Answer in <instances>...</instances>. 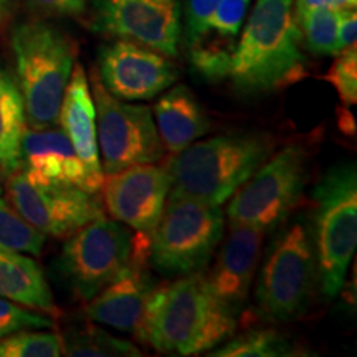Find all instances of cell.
I'll return each instance as SVG.
<instances>
[{
	"mask_svg": "<svg viewBox=\"0 0 357 357\" xmlns=\"http://www.w3.org/2000/svg\"><path fill=\"white\" fill-rule=\"evenodd\" d=\"M10 45L26 124L56 126L61 98L75 66V42L58 26L37 19L13 26Z\"/></svg>",
	"mask_w": 357,
	"mask_h": 357,
	"instance_id": "277c9868",
	"label": "cell"
},
{
	"mask_svg": "<svg viewBox=\"0 0 357 357\" xmlns=\"http://www.w3.org/2000/svg\"><path fill=\"white\" fill-rule=\"evenodd\" d=\"M149 247L151 236L134 235L132 257L128 266L100 293L88 300L84 312L93 323L136 334L144 316L147 300L154 289L151 276L146 271Z\"/></svg>",
	"mask_w": 357,
	"mask_h": 357,
	"instance_id": "9a60e30c",
	"label": "cell"
},
{
	"mask_svg": "<svg viewBox=\"0 0 357 357\" xmlns=\"http://www.w3.org/2000/svg\"><path fill=\"white\" fill-rule=\"evenodd\" d=\"M45 238L47 235L30 225L8 200L0 197V250L40 257Z\"/></svg>",
	"mask_w": 357,
	"mask_h": 357,
	"instance_id": "484cf974",
	"label": "cell"
},
{
	"mask_svg": "<svg viewBox=\"0 0 357 357\" xmlns=\"http://www.w3.org/2000/svg\"><path fill=\"white\" fill-rule=\"evenodd\" d=\"M58 124L75 147L78 158L82 159L95 190L100 192L105 172L98 151L96 109L86 73L79 63H75L66 83L58 113Z\"/></svg>",
	"mask_w": 357,
	"mask_h": 357,
	"instance_id": "ac0fdd59",
	"label": "cell"
},
{
	"mask_svg": "<svg viewBox=\"0 0 357 357\" xmlns=\"http://www.w3.org/2000/svg\"><path fill=\"white\" fill-rule=\"evenodd\" d=\"M218 0H187L185 35L187 45L204 37L208 32V24L215 12Z\"/></svg>",
	"mask_w": 357,
	"mask_h": 357,
	"instance_id": "4dcf8cb0",
	"label": "cell"
},
{
	"mask_svg": "<svg viewBox=\"0 0 357 357\" xmlns=\"http://www.w3.org/2000/svg\"><path fill=\"white\" fill-rule=\"evenodd\" d=\"M248 6L250 0H218L211 24H208V32L220 38L235 40L242 30Z\"/></svg>",
	"mask_w": 357,
	"mask_h": 357,
	"instance_id": "f546056e",
	"label": "cell"
},
{
	"mask_svg": "<svg viewBox=\"0 0 357 357\" xmlns=\"http://www.w3.org/2000/svg\"><path fill=\"white\" fill-rule=\"evenodd\" d=\"M235 331L236 316L197 271L153 289L136 336L162 354L195 356L215 349Z\"/></svg>",
	"mask_w": 357,
	"mask_h": 357,
	"instance_id": "6da1fadb",
	"label": "cell"
},
{
	"mask_svg": "<svg viewBox=\"0 0 357 357\" xmlns=\"http://www.w3.org/2000/svg\"><path fill=\"white\" fill-rule=\"evenodd\" d=\"M102 208L114 220L147 236H153L166 207L171 178L166 169L137 164L105 174L101 185Z\"/></svg>",
	"mask_w": 357,
	"mask_h": 357,
	"instance_id": "5bb4252c",
	"label": "cell"
},
{
	"mask_svg": "<svg viewBox=\"0 0 357 357\" xmlns=\"http://www.w3.org/2000/svg\"><path fill=\"white\" fill-rule=\"evenodd\" d=\"M93 30L176 58L181 37L177 0H93Z\"/></svg>",
	"mask_w": 357,
	"mask_h": 357,
	"instance_id": "7c38bea8",
	"label": "cell"
},
{
	"mask_svg": "<svg viewBox=\"0 0 357 357\" xmlns=\"http://www.w3.org/2000/svg\"><path fill=\"white\" fill-rule=\"evenodd\" d=\"M98 78L118 100H153L177 82L178 70L162 53L116 38L98 52Z\"/></svg>",
	"mask_w": 357,
	"mask_h": 357,
	"instance_id": "4fadbf2b",
	"label": "cell"
},
{
	"mask_svg": "<svg viewBox=\"0 0 357 357\" xmlns=\"http://www.w3.org/2000/svg\"><path fill=\"white\" fill-rule=\"evenodd\" d=\"M0 298L48 314L58 311L38 263L24 253L8 250H0Z\"/></svg>",
	"mask_w": 357,
	"mask_h": 357,
	"instance_id": "ffe728a7",
	"label": "cell"
},
{
	"mask_svg": "<svg viewBox=\"0 0 357 357\" xmlns=\"http://www.w3.org/2000/svg\"><path fill=\"white\" fill-rule=\"evenodd\" d=\"M2 190H3V172L2 169H0V194H2Z\"/></svg>",
	"mask_w": 357,
	"mask_h": 357,
	"instance_id": "d590c367",
	"label": "cell"
},
{
	"mask_svg": "<svg viewBox=\"0 0 357 357\" xmlns=\"http://www.w3.org/2000/svg\"><path fill=\"white\" fill-rule=\"evenodd\" d=\"M26 128L25 102L17 78L0 66V169L3 176L20 167L22 137Z\"/></svg>",
	"mask_w": 357,
	"mask_h": 357,
	"instance_id": "44dd1931",
	"label": "cell"
},
{
	"mask_svg": "<svg viewBox=\"0 0 357 357\" xmlns=\"http://www.w3.org/2000/svg\"><path fill=\"white\" fill-rule=\"evenodd\" d=\"M132 248L129 227L101 215L68 236L58 266L71 291L88 301L128 266Z\"/></svg>",
	"mask_w": 357,
	"mask_h": 357,
	"instance_id": "30bf717a",
	"label": "cell"
},
{
	"mask_svg": "<svg viewBox=\"0 0 357 357\" xmlns=\"http://www.w3.org/2000/svg\"><path fill=\"white\" fill-rule=\"evenodd\" d=\"M189 47V60L194 70L208 82H220L230 73L234 40L220 38L213 33H205Z\"/></svg>",
	"mask_w": 357,
	"mask_h": 357,
	"instance_id": "d4e9b609",
	"label": "cell"
},
{
	"mask_svg": "<svg viewBox=\"0 0 357 357\" xmlns=\"http://www.w3.org/2000/svg\"><path fill=\"white\" fill-rule=\"evenodd\" d=\"M357 0H296L294 10H311V8H333V10H342V8H356Z\"/></svg>",
	"mask_w": 357,
	"mask_h": 357,
	"instance_id": "836d02e7",
	"label": "cell"
},
{
	"mask_svg": "<svg viewBox=\"0 0 357 357\" xmlns=\"http://www.w3.org/2000/svg\"><path fill=\"white\" fill-rule=\"evenodd\" d=\"M153 116L162 147L171 154L184 151L192 142L205 136L211 128L202 105L184 84L164 93L155 101Z\"/></svg>",
	"mask_w": 357,
	"mask_h": 357,
	"instance_id": "d6986e66",
	"label": "cell"
},
{
	"mask_svg": "<svg viewBox=\"0 0 357 357\" xmlns=\"http://www.w3.org/2000/svg\"><path fill=\"white\" fill-rule=\"evenodd\" d=\"M151 236L149 263L166 276L204 271L222 242L225 217L220 205L167 197Z\"/></svg>",
	"mask_w": 357,
	"mask_h": 357,
	"instance_id": "8992f818",
	"label": "cell"
},
{
	"mask_svg": "<svg viewBox=\"0 0 357 357\" xmlns=\"http://www.w3.org/2000/svg\"><path fill=\"white\" fill-rule=\"evenodd\" d=\"M265 231L248 225H230L215 263L204 278L211 291L238 316L247 305L250 288L257 276Z\"/></svg>",
	"mask_w": 357,
	"mask_h": 357,
	"instance_id": "2e32d148",
	"label": "cell"
},
{
	"mask_svg": "<svg viewBox=\"0 0 357 357\" xmlns=\"http://www.w3.org/2000/svg\"><path fill=\"white\" fill-rule=\"evenodd\" d=\"M63 356L60 334L47 329H20L0 337V357Z\"/></svg>",
	"mask_w": 357,
	"mask_h": 357,
	"instance_id": "4316f807",
	"label": "cell"
},
{
	"mask_svg": "<svg viewBox=\"0 0 357 357\" xmlns=\"http://www.w3.org/2000/svg\"><path fill=\"white\" fill-rule=\"evenodd\" d=\"M6 194L30 225L56 238H68L86 223L105 215L96 194L77 185L35 184L19 169L7 176Z\"/></svg>",
	"mask_w": 357,
	"mask_h": 357,
	"instance_id": "8fae6325",
	"label": "cell"
},
{
	"mask_svg": "<svg viewBox=\"0 0 357 357\" xmlns=\"http://www.w3.org/2000/svg\"><path fill=\"white\" fill-rule=\"evenodd\" d=\"M307 75L294 0H257L231 55L229 78L248 95L291 86Z\"/></svg>",
	"mask_w": 357,
	"mask_h": 357,
	"instance_id": "7a4b0ae2",
	"label": "cell"
},
{
	"mask_svg": "<svg viewBox=\"0 0 357 357\" xmlns=\"http://www.w3.org/2000/svg\"><path fill=\"white\" fill-rule=\"evenodd\" d=\"M268 134L231 132L195 141L167 160L169 197L222 205L273 153Z\"/></svg>",
	"mask_w": 357,
	"mask_h": 357,
	"instance_id": "3957f363",
	"label": "cell"
},
{
	"mask_svg": "<svg viewBox=\"0 0 357 357\" xmlns=\"http://www.w3.org/2000/svg\"><path fill=\"white\" fill-rule=\"evenodd\" d=\"M26 6L43 17H79L86 10L88 0H25Z\"/></svg>",
	"mask_w": 357,
	"mask_h": 357,
	"instance_id": "1f68e13d",
	"label": "cell"
},
{
	"mask_svg": "<svg viewBox=\"0 0 357 357\" xmlns=\"http://www.w3.org/2000/svg\"><path fill=\"white\" fill-rule=\"evenodd\" d=\"M314 255L321 293L336 298L357 247V172L334 166L314 187Z\"/></svg>",
	"mask_w": 357,
	"mask_h": 357,
	"instance_id": "5b68a950",
	"label": "cell"
},
{
	"mask_svg": "<svg viewBox=\"0 0 357 357\" xmlns=\"http://www.w3.org/2000/svg\"><path fill=\"white\" fill-rule=\"evenodd\" d=\"M91 96L96 109V137L102 172L113 174L162 159L164 147L153 109L109 95L96 71L91 75Z\"/></svg>",
	"mask_w": 357,
	"mask_h": 357,
	"instance_id": "9c48e42d",
	"label": "cell"
},
{
	"mask_svg": "<svg viewBox=\"0 0 357 357\" xmlns=\"http://www.w3.org/2000/svg\"><path fill=\"white\" fill-rule=\"evenodd\" d=\"M307 178L306 153L301 146H287L229 199L230 225H248L266 234L287 220L301 199Z\"/></svg>",
	"mask_w": 357,
	"mask_h": 357,
	"instance_id": "52a82bcc",
	"label": "cell"
},
{
	"mask_svg": "<svg viewBox=\"0 0 357 357\" xmlns=\"http://www.w3.org/2000/svg\"><path fill=\"white\" fill-rule=\"evenodd\" d=\"M19 171L35 184L77 185L98 194L86 169L61 128H26Z\"/></svg>",
	"mask_w": 357,
	"mask_h": 357,
	"instance_id": "e0dca14e",
	"label": "cell"
},
{
	"mask_svg": "<svg viewBox=\"0 0 357 357\" xmlns=\"http://www.w3.org/2000/svg\"><path fill=\"white\" fill-rule=\"evenodd\" d=\"M15 12V0H0V33Z\"/></svg>",
	"mask_w": 357,
	"mask_h": 357,
	"instance_id": "e575fe53",
	"label": "cell"
},
{
	"mask_svg": "<svg viewBox=\"0 0 357 357\" xmlns=\"http://www.w3.org/2000/svg\"><path fill=\"white\" fill-rule=\"evenodd\" d=\"M324 79L331 83L337 91L339 100L346 106H354L357 102V48L354 47L341 50Z\"/></svg>",
	"mask_w": 357,
	"mask_h": 357,
	"instance_id": "83f0119b",
	"label": "cell"
},
{
	"mask_svg": "<svg viewBox=\"0 0 357 357\" xmlns=\"http://www.w3.org/2000/svg\"><path fill=\"white\" fill-rule=\"evenodd\" d=\"M337 50L354 47L357 38V13L356 8H342L339 10L337 20Z\"/></svg>",
	"mask_w": 357,
	"mask_h": 357,
	"instance_id": "d6a6232c",
	"label": "cell"
},
{
	"mask_svg": "<svg viewBox=\"0 0 357 357\" xmlns=\"http://www.w3.org/2000/svg\"><path fill=\"white\" fill-rule=\"evenodd\" d=\"M63 356L71 357H137L142 352L128 339L116 337L95 324L71 326L63 336Z\"/></svg>",
	"mask_w": 357,
	"mask_h": 357,
	"instance_id": "7402d4cb",
	"label": "cell"
},
{
	"mask_svg": "<svg viewBox=\"0 0 357 357\" xmlns=\"http://www.w3.org/2000/svg\"><path fill=\"white\" fill-rule=\"evenodd\" d=\"M318 268L314 247L303 223L280 235L268 253L257 287L260 314L268 321L301 316L310 305Z\"/></svg>",
	"mask_w": 357,
	"mask_h": 357,
	"instance_id": "ba28073f",
	"label": "cell"
},
{
	"mask_svg": "<svg viewBox=\"0 0 357 357\" xmlns=\"http://www.w3.org/2000/svg\"><path fill=\"white\" fill-rule=\"evenodd\" d=\"M53 319L35 312L24 305L0 298V337L20 331V329H48Z\"/></svg>",
	"mask_w": 357,
	"mask_h": 357,
	"instance_id": "f1b7e54d",
	"label": "cell"
},
{
	"mask_svg": "<svg viewBox=\"0 0 357 357\" xmlns=\"http://www.w3.org/2000/svg\"><path fill=\"white\" fill-rule=\"evenodd\" d=\"M212 357H289L300 356L293 342L273 329H257L242 336L229 339L223 346L208 352Z\"/></svg>",
	"mask_w": 357,
	"mask_h": 357,
	"instance_id": "603a6c76",
	"label": "cell"
},
{
	"mask_svg": "<svg viewBox=\"0 0 357 357\" xmlns=\"http://www.w3.org/2000/svg\"><path fill=\"white\" fill-rule=\"evenodd\" d=\"M301 43L316 55L336 56L337 50V20L339 10L333 8H311V10H294Z\"/></svg>",
	"mask_w": 357,
	"mask_h": 357,
	"instance_id": "cb8c5ba5",
	"label": "cell"
}]
</instances>
